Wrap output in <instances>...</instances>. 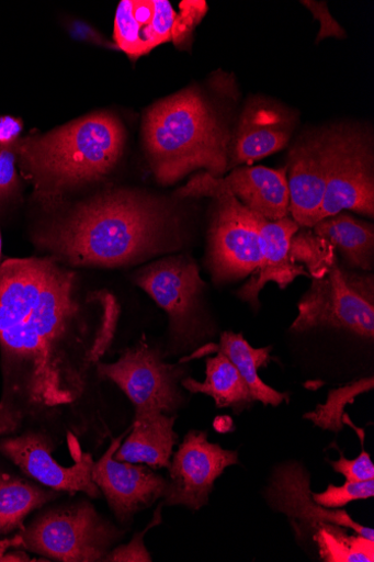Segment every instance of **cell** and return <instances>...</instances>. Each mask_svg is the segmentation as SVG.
Wrapping results in <instances>:
<instances>
[{
    "instance_id": "obj_18",
    "label": "cell",
    "mask_w": 374,
    "mask_h": 562,
    "mask_svg": "<svg viewBox=\"0 0 374 562\" xmlns=\"http://www.w3.org/2000/svg\"><path fill=\"white\" fill-rule=\"evenodd\" d=\"M299 228L288 216L276 222L260 218L262 262L258 271L237 292L238 297L248 302L252 308H259V294L267 283L274 282L284 290L299 277L309 278L307 271L293 262L290 255L292 238Z\"/></svg>"
},
{
    "instance_id": "obj_10",
    "label": "cell",
    "mask_w": 374,
    "mask_h": 562,
    "mask_svg": "<svg viewBox=\"0 0 374 562\" xmlns=\"http://www.w3.org/2000/svg\"><path fill=\"white\" fill-rule=\"evenodd\" d=\"M208 232L207 265L217 283L252 276L262 262L259 236L261 216L231 195L216 198Z\"/></svg>"
},
{
    "instance_id": "obj_31",
    "label": "cell",
    "mask_w": 374,
    "mask_h": 562,
    "mask_svg": "<svg viewBox=\"0 0 374 562\" xmlns=\"http://www.w3.org/2000/svg\"><path fill=\"white\" fill-rule=\"evenodd\" d=\"M165 503L159 504L155 510L154 520L149 524V526L141 532L134 536L133 540L128 544L120 546L113 549L109 554L105 555L103 561L110 562H150L151 557L148 553L145 544L144 538L146 532L154 528L155 526L162 522V508Z\"/></svg>"
},
{
    "instance_id": "obj_12",
    "label": "cell",
    "mask_w": 374,
    "mask_h": 562,
    "mask_svg": "<svg viewBox=\"0 0 374 562\" xmlns=\"http://www.w3.org/2000/svg\"><path fill=\"white\" fill-rule=\"evenodd\" d=\"M238 463L237 451L209 442L204 431H190L169 469L170 482L165 505H183L199 510L208 503L216 481L228 468Z\"/></svg>"
},
{
    "instance_id": "obj_4",
    "label": "cell",
    "mask_w": 374,
    "mask_h": 562,
    "mask_svg": "<svg viewBox=\"0 0 374 562\" xmlns=\"http://www.w3.org/2000/svg\"><path fill=\"white\" fill-rule=\"evenodd\" d=\"M143 133L149 166L160 184H173L197 169L213 177L228 171L229 133L194 87L151 106Z\"/></svg>"
},
{
    "instance_id": "obj_2",
    "label": "cell",
    "mask_w": 374,
    "mask_h": 562,
    "mask_svg": "<svg viewBox=\"0 0 374 562\" xmlns=\"http://www.w3.org/2000/svg\"><path fill=\"white\" fill-rule=\"evenodd\" d=\"M174 223L163 201L118 189L77 204L41 228L35 240L59 263L118 268L173 249Z\"/></svg>"
},
{
    "instance_id": "obj_29",
    "label": "cell",
    "mask_w": 374,
    "mask_h": 562,
    "mask_svg": "<svg viewBox=\"0 0 374 562\" xmlns=\"http://www.w3.org/2000/svg\"><path fill=\"white\" fill-rule=\"evenodd\" d=\"M343 423L351 425V427L358 432L362 446V452L354 459H348L343 452L340 451L339 461L330 463L332 469L336 473L343 475L349 482H366L374 480V465L371 461L370 453L363 448V430L355 428L348 416H344Z\"/></svg>"
},
{
    "instance_id": "obj_7",
    "label": "cell",
    "mask_w": 374,
    "mask_h": 562,
    "mask_svg": "<svg viewBox=\"0 0 374 562\" xmlns=\"http://www.w3.org/2000/svg\"><path fill=\"white\" fill-rule=\"evenodd\" d=\"M134 283L168 314L170 337L178 347L204 337L200 303L205 283L191 258L181 255L154 262L136 273Z\"/></svg>"
},
{
    "instance_id": "obj_9",
    "label": "cell",
    "mask_w": 374,
    "mask_h": 562,
    "mask_svg": "<svg viewBox=\"0 0 374 562\" xmlns=\"http://www.w3.org/2000/svg\"><path fill=\"white\" fill-rule=\"evenodd\" d=\"M343 211L373 218L374 175L369 136L340 128L329 132L327 190L317 223Z\"/></svg>"
},
{
    "instance_id": "obj_22",
    "label": "cell",
    "mask_w": 374,
    "mask_h": 562,
    "mask_svg": "<svg viewBox=\"0 0 374 562\" xmlns=\"http://www.w3.org/2000/svg\"><path fill=\"white\" fill-rule=\"evenodd\" d=\"M273 347L253 348L242 334L224 333L219 345L215 348L224 353L237 369L248 389L253 402H261L263 405L279 406L290 400L287 393L276 391L263 383L258 371L270 364Z\"/></svg>"
},
{
    "instance_id": "obj_3",
    "label": "cell",
    "mask_w": 374,
    "mask_h": 562,
    "mask_svg": "<svg viewBox=\"0 0 374 562\" xmlns=\"http://www.w3.org/2000/svg\"><path fill=\"white\" fill-rule=\"evenodd\" d=\"M22 175L34 198L55 209L66 191L109 175L123 156L125 130L114 115L95 113L15 143Z\"/></svg>"
},
{
    "instance_id": "obj_5",
    "label": "cell",
    "mask_w": 374,
    "mask_h": 562,
    "mask_svg": "<svg viewBox=\"0 0 374 562\" xmlns=\"http://www.w3.org/2000/svg\"><path fill=\"white\" fill-rule=\"evenodd\" d=\"M20 533L22 548L64 562L103 561L123 537L87 501L50 508Z\"/></svg>"
},
{
    "instance_id": "obj_11",
    "label": "cell",
    "mask_w": 374,
    "mask_h": 562,
    "mask_svg": "<svg viewBox=\"0 0 374 562\" xmlns=\"http://www.w3.org/2000/svg\"><path fill=\"white\" fill-rule=\"evenodd\" d=\"M179 198L231 195L265 221L276 222L290 214L287 168H238L228 177L200 173L177 192Z\"/></svg>"
},
{
    "instance_id": "obj_14",
    "label": "cell",
    "mask_w": 374,
    "mask_h": 562,
    "mask_svg": "<svg viewBox=\"0 0 374 562\" xmlns=\"http://www.w3.org/2000/svg\"><path fill=\"white\" fill-rule=\"evenodd\" d=\"M270 505L286 515L297 538L313 537L320 526L336 525L374 541L373 530L355 522L345 510L330 509L314 502L309 475L297 464L279 467L265 490Z\"/></svg>"
},
{
    "instance_id": "obj_33",
    "label": "cell",
    "mask_w": 374,
    "mask_h": 562,
    "mask_svg": "<svg viewBox=\"0 0 374 562\" xmlns=\"http://www.w3.org/2000/svg\"><path fill=\"white\" fill-rule=\"evenodd\" d=\"M22 546L23 539L20 532L13 538L0 539V562L33 561L23 551H16Z\"/></svg>"
},
{
    "instance_id": "obj_16",
    "label": "cell",
    "mask_w": 374,
    "mask_h": 562,
    "mask_svg": "<svg viewBox=\"0 0 374 562\" xmlns=\"http://www.w3.org/2000/svg\"><path fill=\"white\" fill-rule=\"evenodd\" d=\"M329 167V132L301 140L290 151L287 183L290 213L303 228H311L322 209Z\"/></svg>"
},
{
    "instance_id": "obj_26",
    "label": "cell",
    "mask_w": 374,
    "mask_h": 562,
    "mask_svg": "<svg viewBox=\"0 0 374 562\" xmlns=\"http://www.w3.org/2000/svg\"><path fill=\"white\" fill-rule=\"evenodd\" d=\"M373 378H364L329 392L325 404H318L314 412L304 416L314 426L333 432H340L344 428L343 417L345 407L353 404L355 398L373 390Z\"/></svg>"
},
{
    "instance_id": "obj_30",
    "label": "cell",
    "mask_w": 374,
    "mask_h": 562,
    "mask_svg": "<svg viewBox=\"0 0 374 562\" xmlns=\"http://www.w3.org/2000/svg\"><path fill=\"white\" fill-rule=\"evenodd\" d=\"M180 11L171 33V41L178 47L186 45L192 40L195 27L206 15L207 5L205 2H196V0H184L180 4Z\"/></svg>"
},
{
    "instance_id": "obj_23",
    "label": "cell",
    "mask_w": 374,
    "mask_h": 562,
    "mask_svg": "<svg viewBox=\"0 0 374 562\" xmlns=\"http://www.w3.org/2000/svg\"><path fill=\"white\" fill-rule=\"evenodd\" d=\"M205 375L204 382L184 379L182 386L191 393L211 396L219 408L230 407L236 414L254 403L248 385L224 353L218 352L206 361Z\"/></svg>"
},
{
    "instance_id": "obj_13",
    "label": "cell",
    "mask_w": 374,
    "mask_h": 562,
    "mask_svg": "<svg viewBox=\"0 0 374 562\" xmlns=\"http://www.w3.org/2000/svg\"><path fill=\"white\" fill-rule=\"evenodd\" d=\"M0 451L27 476L45 487L66 493H84L92 498L101 492L92 480L91 453L80 452L76 463L66 468L53 457V441L42 432L29 431L0 441Z\"/></svg>"
},
{
    "instance_id": "obj_20",
    "label": "cell",
    "mask_w": 374,
    "mask_h": 562,
    "mask_svg": "<svg viewBox=\"0 0 374 562\" xmlns=\"http://www.w3.org/2000/svg\"><path fill=\"white\" fill-rule=\"evenodd\" d=\"M175 420V416L160 413H135L128 437L116 451L115 459L152 470L170 469L179 439Z\"/></svg>"
},
{
    "instance_id": "obj_19",
    "label": "cell",
    "mask_w": 374,
    "mask_h": 562,
    "mask_svg": "<svg viewBox=\"0 0 374 562\" xmlns=\"http://www.w3.org/2000/svg\"><path fill=\"white\" fill-rule=\"evenodd\" d=\"M177 13L168 0H123L115 19V41L132 59H138L171 41Z\"/></svg>"
},
{
    "instance_id": "obj_35",
    "label": "cell",
    "mask_w": 374,
    "mask_h": 562,
    "mask_svg": "<svg viewBox=\"0 0 374 562\" xmlns=\"http://www.w3.org/2000/svg\"><path fill=\"white\" fill-rule=\"evenodd\" d=\"M2 234H0V259H2Z\"/></svg>"
},
{
    "instance_id": "obj_21",
    "label": "cell",
    "mask_w": 374,
    "mask_h": 562,
    "mask_svg": "<svg viewBox=\"0 0 374 562\" xmlns=\"http://www.w3.org/2000/svg\"><path fill=\"white\" fill-rule=\"evenodd\" d=\"M313 232L338 249L352 269L369 272L374 260L373 225L340 213L316 223Z\"/></svg>"
},
{
    "instance_id": "obj_15",
    "label": "cell",
    "mask_w": 374,
    "mask_h": 562,
    "mask_svg": "<svg viewBox=\"0 0 374 562\" xmlns=\"http://www.w3.org/2000/svg\"><path fill=\"white\" fill-rule=\"evenodd\" d=\"M129 430L113 440L92 469L93 482L123 525H128L139 510L165 497L169 485V481L148 467L115 459L114 456Z\"/></svg>"
},
{
    "instance_id": "obj_6",
    "label": "cell",
    "mask_w": 374,
    "mask_h": 562,
    "mask_svg": "<svg viewBox=\"0 0 374 562\" xmlns=\"http://www.w3.org/2000/svg\"><path fill=\"white\" fill-rule=\"evenodd\" d=\"M326 327L373 339V274L349 271L337 261L322 277L311 279L298 302V315L291 330L305 333Z\"/></svg>"
},
{
    "instance_id": "obj_28",
    "label": "cell",
    "mask_w": 374,
    "mask_h": 562,
    "mask_svg": "<svg viewBox=\"0 0 374 562\" xmlns=\"http://www.w3.org/2000/svg\"><path fill=\"white\" fill-rule=\"evenodd\" d=\"M374 496V480L366 482H349L341 486L329 485L322 493H313L315 503L330 509L342 508L349 503L369 499Z\"/></svg>"
},
{
    "instance_id": "obj_25",
    "label": "cell",
    "mask_w": 374,
    "mask_h": 562,
    "mask_svg": "<svg viewBox=\"0 0 374 562\" xmlns=\"http://www.w3.org/2000/svg\"><path fill=\"white\" fill-rule=\"evenodd\" d=\"M336 525L320 526L313 535L320 559L328 562H373L374 541Z\"/></svg>"
},
{
    "instance_id": "obj_24",
    "label": "cell",
    "mask_w": 374,
    "mask_h": 562,
    "mask_svg": "<svg viewBox=\"0 0 374 562\" xmlns=\"http://www.w3.org/2000/svg\"><path fill=\"white\" fill-rule=\"evenodd\" d=\"M58 492L43 490L32 483L0 472V539L24 529V520L33 510L56 499Z\"/></svg>"
},
{
    "instance_id": "obj_34",
    "label": "cell",
    "mask_w": 374,
    "mask_h": 562,
    "mask_svg": "<svg viewBox=\"0 0 374 562\" xmlns=\"http://www.w3.org/2000/svg\"><path fill=\"white\" fill-rule=\"evenodd\" d=\"M23 123L12 116L0 117V147L13 146L20 138Z\"/></svg>"
},
{
    "instance_id": "obj_8",
    "label": "cell",
    "mask_w": 374,
    "mask_h": 562,
    "mask_svg": "<svg viewBox=\"0 0 374 562\" xmlns=\"http://www.w3.org/2000/svg\"><path fill=\"white\" fill-rule=\"evenodd\" d=\"M95 371L126 394L135 413L172 415L183 403L179 383L184 370L165 362L162 355L144 340L126 349L115 363L100 362Z\"/></svg>"
},
{
    "instance_id": "obj_32",
    "label": "cell",
    "mask_w": 374,
    "mask_h": 562,
    "mask_svg": "<svg viewBox=\"0 0 374 562\" xmlns=\"http://www.w3.org/2000/svg\"><path fill=\"white\" fill-rule=\"evenodd\" d=\"M14 145L0 147V209L18 194L20 188Z\"/></svg>"
},
{
    "instance_id": "obj_27",
    "label": "cell",
    "mask_w": 374,
    "mask_h": 562,
    "mask_svg": "<svg viewBox=\"0 0 374 562\" xmlns=\"http://www.w3.org/2000/svg\"><path fill=\"white\" fill-rule=\"evenodd\" d=\"M290 255L293 262L303 265L311 279L322 277L337 262L335 247L303 227L292 238Z\"/></svg>"
},
{
    "instance_id": "obj_17",
    "label": "cell",
    "mask_w": 374,
    "mask_h": 562,
    "mask_svg": "<svg viewBox=\"0 0 374 562\" xmlns=\"http://www.w3.org/2000/svg\"><path fill=\"white\" fill-rule=\"evenodd\" d=\"M293 131L294 120L282 106L263 99L250 101L229 150L228 170L274 155L288 144Z\"/></svg>"
},
{
    "instance_id": "obj_1",
    "label": "cell",
    "mask_w": 374,
    "mask_h": 562,
    "mask_svg": "<svg viewBox=\"0 0 374 562\" xmlns=\"http://www.w3.org/2000/svg\"><path fill=\"white\" fill-rule=\"evenodd\" d=\"M120 317L112 292L84 290L77 272L50 257L0 265V436L29 417L77 405L116 337Z\"/></svg>"
}]
</instances>
